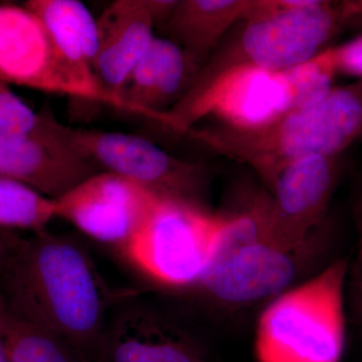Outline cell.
Segmentation results:
<instances>
[{"label":"cell","instance_id":"11","mask_svg":"<svg viewBox=\"0 0 362 362\" xmlns=\"http://www.w3.org/2000/svg\"><path fill=\"white\" fill-rule=\"evenodd\" d=\"M337 175L332 156L306 157L282 171L267 204L269 239L286 251H308L325 220Z\"/></svg>","mask_w":362,"mask_h":362},{"label":"cell","instance_id":"9","mask_svg":"<svg viewBox=\"0 0 362 362\" xmlns=\"http://www.w3.org/2000/svg\"><path fill=\"white\" fill-rule=\"evenodd\" d=\"M96 362H209L204 345L156 302L126 290L112 309Z\"/></svg>","mask_w":362,"mask_h":362},{"label":"cell","instance_id":"21","mask_svg":"<svg viewBox=\"0 0 362 362\" xmlns=\"http://www.w3.org/2000/svg\"><path fill=\"white\" fill-rule=\"evenodd\" d=\"M47 114H40L0 82V141L20 139L42 132Z\"/></svg>","mask_w":362,"mask_h":362},{"label":"cell","instance_id":"3","mask_svg":"<svg viewBox=\"0 0 362 362\" xmlns=\"http://www.w3.org/2000/svg\"><path fill=\"white\" fill-rule=\"evenodd\" d=\"M354 16L351 1L251 0L238 30L230 32L195 78L237 66L280 73L310 61Z\"/></svg>","mask_w":362,"mask_h":362},{"label":"cell","instance_id":"5","mask_svg":"<svg viewBox=\"0 0 362 362\" xmlns=\"http://www.w3.org/2000/svg\"><path fill=\"white\" fill-rule=\"evenodd\" d=\"M347 269L344 261L335 262L272 300L257 326L259 362L340 361Z\"/></svg>","mask_w":362,"mask_h":362},{"label":"cell","instance_id":"12","mask_svg":"<svg viewBox=\"0 0 362 362\" xmlns=\"http://www.w3.org/2000/svg\"><path fill=\"white\" fill-rule=\"evenodd\" d=\"M0 82L93 102L71 77L45 26L23 4H0Z\"/></svg>","mask_w":362,"mask_h":362},{"label":"cell","instance_id":"23","mask_svg":"<svg viewBox=\"0 0 362 362\" xmlns=\"http://www.w3.org/2000/svg\"><path fill=\"white\" fill-rule=\"evenodd\" d=\"M354 214L357 233H358V243L356 259L352 266L351 276H350V287H351L352 305L359 322L362 323V180L361 187L357 192Z\"/></svg>","mask_w":362,"mask_h":362},{"label":"cell","instance_id":"10","mask_svg":"<svg viewBox=\"0 0 362 362\" xmlns=\"http://www.w3.org/2000/svg\"><path fill=\"white\" fill-rule=\"evenodd\" d=\"M159 199L122 176L101 171L54 199V214L123 252Z\"/></svg>","mask_w":362,"mask_h":362},{"label":"cell","instance_id":"13","mask_svg":"<svg viewBox=\"0 0 362 362\" xmlns=\"http://www.w3.org/2000/svg\"><path fill=\"white\" fill-rule=\"evenodd\" d=\"M56 117L47 116L42 132L0 141V176L18 181L57 199L101 169L59 137Z\"/></svg>","mask_w":362,"mask_h":362},{"label":"cell","instance_id":"16","mask_svg":"<svg viewBox=\"0 0 362 362\" xmlns=\"http://www.w3.org/2000/svg\"><path fill=\"white\" fill-rule=\"evenodd\" d=\"M201 69L180 45L156 35L128 78L121 98L138 116L169 128L166 112L187 94Z\"/></svg>","mask_w":362,"mask_h":362},{"label":"cell","instance_id":"22","mask_svg":"<svg viewBox=\"0 0 362 362\" xmlns=\"http://www.w3.org/2000/svg\"><path fill=\"white\" fill-rule=\"evenodd\" d=\"M318 56L335 76H350L362 80V35L345 44L328 47Z\"/></svg>","mask_w":362,"mask_h":362},{"label":"cell","instance_id":"8","mask_svg":"<svg viewBox=\"0 0 362 362\" xmlns=\"http://www.w3.org/2000/svg\"><path fill=\"white\" fill-rule=\"evenodd\" d=\"M289 111V88L283 71L242 66L214 77L195 78L166 114L169 129L185 135L206 118L244 129L271 122Z\"/></svg>","mask_w":362,"mask_h":362},{"label":"cell","instance_id":"26","mask_svg":"<svg viewBox=\"0 0 362 362\" xmlns=\"http://www.w3.org/2000/svg\"><path fill=\"white\" fill-rule=\"evenodd\" d=\"M0 362H9L6 352H4V347H2L1 342H0Z\"/></svg>","mask_w":362,"mask_h":362},{"label":"cell","instance_id":"19","mask_svg":"<svg viewBox=\"0 0 362 362\" xmlns=\"http://www.w3.org/2000/svg\"><path fill=\"white\" fill-rule=\"evenodd\" d=\"M54 218V199L0 176V228L39 232Z\"/></svg>","mask_w":362,"mask_h":362},{"label":"cell","instance_id":"24","mask_svg":"<svg viewBox=\"0 0 362 362\" xmlns=\"http://www.w3.org/2000/svg\"><path fill=\"white\" fill-rule=\"evenodd\" d=\"M4 252H6V244H4V235L0 233V267L4 258Z\"/></svg>","mask_w":362,"mask_h":362},{"label":"cell","instance_id":"17","mask_svg":"<svg viewBox=\"0 0 362 362\" xmlns=\"http://www.w3.org/2000/svg\"><path fill=\"white\" fill-rule=\"evenodd\" d=\"M250 4L251 0H177L160 30L202 66L242 21Z\"/></svg>","mask_w":362,"mask_h":362},{"label":"cell","instance_id":"6","mask_svg":"<svg viewBox=\"0 0 362 362\" xmlns=\"http://www.w3.org/2000/svg\"><path fill=\"white\" fill-rule=\"evenodd\" d=\"M223 216L173 199L157 201L122 254L159 284L189 289L206 268Z\"/></svg>","mask_w":362,"mask_h":362},{"label":"cell","instance_id":"2","mask_svg":"<svg viewBox=\"0 0 362 362\" xmlns=\"http://www.w3.org/2000/svg\"><path fill=\"white\" fill-rule=\"evenodd\" d=\"M207 149L247 164L268 187L292 163L338 157L362 139V80L333 87L322 101L252 128L194 127L187 134Z\"/></svg>","mask_w":362,"mask_h":362},{"label":"cell","instance_id":"20","mask_svg":"<svg viewBox=\"0 0 362 362\" xmlns=\"http://www.w3.org/2000/svg\"><path fill=\"white\" fill-rule=\"evenodd\" d=\"M290 93V111L309 108L332 89L335 75L318 57L283 71Z\"/></svg>","mask_w":362,"mask_h":362},{"label":"cell","instance_id":"7","mask_svg":"<svg viewBox=\"0 0 362 362\" xmlns=\"http://www.w3.org/2000/svg\"><path fill=\"white\" fill-rule=\"evenodd\" d=\"M54 129L101 171L122 176L157 197L204 206L209 170L201 162L178 158L128 133L71 127L59 120Z\"/></svg>","mask_w":362,"mask_h":362},{"label":"cell","instance_id":"18","mask_svg":"<svg viewBox=\"0 0 362 362\" xmlns=\"http://www.w3.org/2000/svg\"><path fill=\"white\" fill-rule=\"evenodd\" d=\"M0 342L9 362H84L63 339L14 312L1 297Z\"/></svg>","mask_w":362,"mask_h":362},{"label":"cell","instance_id":"4","mask_svg":"<svg viewBox=\"0 0 362 362\" xmlns=\"http://www.w3.org/2000/svg\"><path fill=\"white\" fill-rule=\"evenodd\" d=\"M268 199L261 192L245 209L223 216L206 268L190 289L228 305L257 303L289 289L308 251H286L269 239Z\"/></svg>","mask_w":362,"mask_h":362},{"label":"cell","instance_id":"14","mask_svg":"<svg viewBox=\"0 0 362 362\" xmlns=\"http://www.w3.org/2000/svg\"><path fill=\"white\" fill-rule=\"evenodd\" d=\"M97 25L95 75L105 92L122 100L124 86L156 35L154 0L112 2Z\"/></svg>","mask_w":362,"mask_h":362},{"label":"cell","instance_id":"1","mask_svg":"<svg viewBox=\"0 0 362 362\" xmlns=\"http://www.w3.org/2000/svg\"><path fill=\"white\" fill-rule=\"evenodd\" d=\"M0 297L51 331L84 362H96L112 309L126 290L107 285L84 243L69 235L2 233Z\"/></svg>","mask_w":362,"mask_h":362},{"label":"cell","instance_id":"25","mask_svg":"<svg viewBox=\"0 0 362 362\" xmlns=\"http://www.w3.org/2000/svg\"><path fill=\"white\" fill-rule=\"evenodd\" d=\"M351 2L352 8H354V14H359V16H362V0Z\"/></svg>","mask_w":362,"mask_h":362},{"label":"cell","instance_id":"15","mask_svg":"<svg viewBox=\"0 0 362 362\" xmlns=\"http://www.w3.org/2000/svg\"><path fill=\"white\" fill-rule=\"evenodd\" d=\"M28 7L45 26L71 77L89 93L93 102L137 115L130 105L105 92L95 75L98 49L97 18L78 0H28Z\"/></svg>","mask_w":362,"mask_h":362}]
</instances>
